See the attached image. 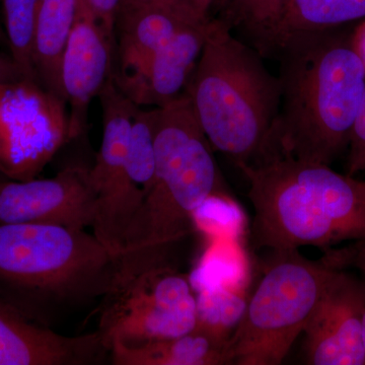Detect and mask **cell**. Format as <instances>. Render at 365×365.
I'll return each instance as SVG.
<instances>
[{
  "label": "cell",
  "mask_w": 365,
  "mask_h": 365,
  "mask_svg": "<svg viewBox=\"0 0 365 365\" xmlns=\"http://www.w3.org/2000/svg\"><path fill=\"white\" fill-rule=\"evenodd\" d=\"M365 19V0H292L265 56L287 36L336 30Z\"/></svg>",
  "instance_id": "d6986e66"
},
{
  "label": "cell",
  "mask_w": 365,
  "mask_h": 365,
  "mask_svg": "<svg viewBox=\"0 0 365 365\" xmlns=\"http://www.w3.org/2000/svg\"><path fill=\"white\" fill-rule=\"evenodd\" d=\"M319 260L336 270L356 269L365 276V240L353 242L340 249H327Z\"/></svg>",
  "instance_id": "603a6c76"
},
{
  "label": "cell",
  "mask_w": 365,
  "mask_h": 365,
  "mask_svg": "<svg viewBox=\"0 0 365 365\" xmlns=\"http://www.w3.org/2000/svg\"><path fill=\"white\" fill-rule=\"evenodd\" d=\"M362 345H364L365 354V309L364 313V318H362Z\"/></svg>",
  "instance_id": "f546056e"
},
{
  "label": "cell",
  "mask_w": 365,
  "mask_h": 365,
  "mask_svg": "<svg viewBox=\"0 0 365 365\" xmlns=\"http://www.w3.org/2000/svg\"><path fill=\"white\" fill-rule=\"evenodd\" d=\"M79 0H42L34 44V66L38 83L64 98L61 62L76 23Z\"/></svg>",
  "instance_id": "e0dca14e"
},
{
  "label": "cell",
  "mask_w": 365,
  "mask_h": 365,
  "mask_svg": "<svg viewBox=\"0 0 365 365\" xmlns=\"http://www.w3.org/2000/svg\"><path fill=\"white\" fill-rule=\"evenodd\" d=\"M237 167L249 181L254 248L325 251L365 240V181L276 153Z\"/></svg>",
  "instance_id": "7a4b0ae2"
},
{
  "label": "cell",
  "mask_w": 365,
  "mask_h": 365,
  "mask_svg": "<svg viewBox=\"0 0 365 365\" xmlns=\"http://www.w3.org/2000/svg\"><path fill=\"white\" fill-rule=\"evenodd\" d=\"M98 329L111 351L179 337L197 324V297L174 264L115 281L101 300Z\"/></svg>",
  "instance_id": "52a82bcc"
},
{
  "label": "cell",
  "mask_w": 365,
  "mask_h": 365,
  "mask_svg": "<svg viewBox=\"0 0 365 365\" xmlns=\"http://www.w3.org/2000/svg\"><path fill=\"white\" fill-rule=\"evenodd\" d=\"M292 0H210V14L228 28L244 33L252 46L265 56L274 34Z\"/></svg>",
  "instance_id": "ac0fdd59"
},
{
  "label": "cell",
  "mask_w": 365,
  "mask_h": 365,
  "mask_svg": "<svg viewBox=\"0 0 365 365\" xmlns=\"http://www.w3.org/2000/svg\"><path fill=\"white\" fill-rule=\"evenodd\" d=\"M118 258L93 234L54 225H0V299L53 328L111 290Z\"/></svg>",
  "instance_id": "277c9868"
},
{
  "label": "cell",
  "mask_w": 365,
  "mask_h": 365,
  "mask_svg": "<svg viewBox=\"0 0 365 365\" xmlns=\"http://www.w3.org/2000/svg\"><path fill=\"white\" fill-rule=\"evenodd\" d=\"M209 16L210 0H172L119 11L115 26L119 69L115 73L134 71L178 33Z\"/></svg>",
  "instance_id": "9a60e30c"
},
{
  "label": "cell",
  "mask_w": 365,
  "mask_h": 365,
  "mask_svg": "<svg viewBox=\"0 0 365 365\" xmlns=\"http://www.w3.org/2000/svg\"><path fill=\"white\" fill-rule=\"evenodd\" d=\"M157 114L158 108L144 110L140 106L137 107L132 119L127 150V174L146 195L155 179Z\"/></svg>",
  "instance_id": "7402d4cb"
},
{
  "label": "cell",
  "mask_w": 365,
  "mask_h": 365,
  "mask_svg": "<svg viewBox=\"0 0 365 365\" xmlns=\"http://www.w3.org/2000/svg\"><path fill=\"white\" fill-rule=\"evenodd\" d=\"M172 0H122L119 11L123 9H138V7L155 6V4H165ZM119 13V11H118Z\"/></svg>",
  "instance_id": "83f0119b"
},
{
  "label": "cell",
  "mask_w": 365,
  "mask_h": 365,
  "mask_svg": "<svg viewBox=\"0 0 365 365\" xmlns=\"http://www.w3.org/2000/svg\"><path fill=\"white\" fill-rule=\"evenodd\" d=\"M103 112V138L91 176L97 192L93 234L115 257L124 248L125 235L145 199L126 169L127 150L136 104L118 88L113 76L98 96Z\"/></svg>",
  "instance_id": "9c48e42d"
},
{
  "label": "cell",
  "mask_w": 365,
  "mask_h": 365,
  "mask_svg": "<svg viewBox=\"0 0 365 365\" xmlns=\"http://www.w3.org/2000/svg\"><path fill=\"white\" fill-rule=\"evenodd\" d=\"M71 140L66 101L28 78L0 85V172L7 179L37 178Z\"/></svg>",
  "instance_id": "ba28073f"
},
{
  "label": "cell",
  "mask_w": 365,
  "mask_h": 365,
  "mask_svg": "<svg viewBox=\"0 0 365 365\" xmlns=\"http://www.w3.org/2000/svg\"><path fill=\"white\" fill-rule=\"evenodd\" d=\"M262 55L213 18L185 93L213 150L248 163L262 153L279 114L278 76Z\"/></svg>",
  "instance_id": "5b68a950"
},
{
  "label": "cell",
  "mask_w": 365,
  "mask_h": 365,
  "mask_svg": "<svg viewBox=\"0 0 365 365\" xmlns=\"http://www.w3.org/2000/svg\"><path fill=\"white\" fill-rule=\"evenodd\" d=\"M244 285L215 282L197 297V324L223 340L230 341L248 306Z\"/></svg>",
  "instance_id": "ffe728a7"
},
{
  "label": "cell",
  "mask_w": 365,
  "mask_h": 365,
  "mask_svg": "<svg viewBox=\"0 0 365 365\" xmlns=\"http://www.w3.org/2000/svg\"><path fill=\"white\" fill-rule=\"evenodd\" d=\"M110 355L115 365H222L230 364L228 341L202 327L179 337L126 347L115 345Z\"/></svg>",
  "instance_id": "2e32d148"
},
{
  "label": "cell",
  "mask_w": 365,
  "mask_h": 365,
  "mask_svg": "<svg viewBox=\"0 0 365 365\" xmlns=\"http://www.w3.org/2000/svg\"><path fill=\"white\" fill-rule=\"evenodd\" d=\"M353 50L359 57L365 71V19L359 21V25L350 35Z\"/></svg>",
  "instance_id": "4316f807"
},
{
  "label": "cell",
  "mask_w": 365,
  "mask_h": 365,
  "mask_svg": "<svg viewBox=\"0 0 365 365\" xmlns=\"http://www.w3.org/2000/svg\"><path fill=\"white\" fill-rule=\"evenodd\" d=\"M213 16L187 26L134 71L113 73L126 97L140 107L158 108L182 95L207 40Z\"/></svg>",
  "instance_id": "5bb4252c"
},
{
  "label": "cell",
  "mask_w": 365,
  "mask_h": 365,
  "mask_svg": "<svg viewBox=\"0 0 365 365\" xmlns=\"http://www.w3.org/2000/svg\"><path fill=\"white\" fill-rule=\"evenodd\" d=\"M42 0H1L4 30L9 55L24 78L37 81L34 66L36 26Z\"/></svg>",
  "instance_id": "44dd1931"
},
{
  "label": "cell",
  "mask_w": 365,
  "mask_h": 365,
  "mask_svg": "<svg viewBox=\"0 0 365 365\" xmlns=\"http://www.w3.org/2000/svg\"><path fill=\"white\" fill-rule=\"evenodd\" d=\"M336 269L297 250L273 251L230 341V364L279 365L304 333Z\"/></svg>",
  "instance_id": "8992f818"
},
{
  "label": "cell",
  "mask_w": 365,
  "mask_h": 365,
  "mask_svg": "<svg viewBox=\"0 0 365 365\" xmlns=\"http://www.w3.org/2000/svg\"><path fill=\"white\" fill-rule=\"evenodd\" d=\"M350 35L292 34L269 56L279 60V114L262 153L330 165L349 145L365 91V71Z\"/></svg>",
  "instance_id": "6da1fadb"
},
{
  "label": "cell",
  "mask_w": 365,
  "mask_h": 365,
  "mask_svg": "<svg viewBox=\"0 0 365 365\" xmlns=\"http://www.w3.org/2000/svg\"><path fill=\"white\" fill-rule=\"evenodd\" d=\"M97 192L91 168L71 165L49 179L9 180L0 186V225H54L93 227Z\"/></svg>",
  "instance_id": "30bf717a"
},
{
  "label": "cell",
  "mask_w": 365,
  "mask_h": 365,
  "mask_svg": "<svg viewBox=\"0 0 365 365\" xmlns=\"http://www.w3.org/2000/svg\"><path fill=\"white\" fill-rule=\"evenodd\" d=\"M115 45L86 0H79L76 23L61 62L62 91L69 107L71 140L86 130L91 102L114 73Z\"/></svg>",
  "instance_id": "7c38bea8"
},
{
  "label": "cell",
  "mask_w": 365,
  "mask_h": 365,
  "mask_svg": "<svg viewBox=\"0 0 365 365\" xmlns=\"http://www.w3.org/2000/svg\"><path fill=\"white\" fill-rule=\"evenodd\" d=\"M86 2L106 32L116 42L115 26L122 0H86Z\"/></svg>",
  "instance_id": "d4e9b609"
},
{
  "label": "cell",
  "mask_w": 365,
  "mask_h": 365,
  "mask_svg": "<svg viewBox=\"0 0 365 365\" xmlns=\"http://www.w3.org/2000/svg\"><path fill=\"white\" fill-rule=\"evenodd\" d=\"M108 355L100 331L61 335L0 299V365H93L103 364Z\"/></svg>",
  "instance_id": "4fadbf2b"
},
{
  "label": "cell",
  "mask_w": 365,
  "mask_h": 365,
  "mask_svg": "<svg viewBox=\"0 0 365 365\" xmlns=\"http://www.w3.org/2000/svg\"><path fill=\"white\" fill-rule=\"evenodd\" d=\"M155 151V179L118 258L121 277L173 264V251L188 235L198 209L222 194L212 146L185 91L158 108Z\"/></svg>",
  "instance_id": "3957f363"
},
{
  "label": "cell",
  "mask_w": 365,
  "mask_h": 365,
  "mask_svg": "<svg viewBox=\"0 0 365 365\" xmlns=\"http://www.w3.org/2000/svg\"><path fill=\"white\" fill-rule=\"evenodd\" d=\"M0 1H1V0H0ZM0 43H1V44H6L7 46L6 33H4V29H2L1 25H0Z\"/></svg>",
  "instance_id": "f1b7e54d"
},
{
  "label": "cell",
  "mask_w": 365,
  "mask_h": 365,
  "mask_svg": "<svg viewBox=\"0 0 365 365\" xmlns=\"http://www.w3.org/2000/svg\"><path fill=\"white\" fill-rule=\"evenodd\" d=\"M348 153L347 172L350 176L365 170V91L353 123Z\"/></svg>",
  "instance_id": "cb8c5ba5"
},
{
  "label": "cell",
  "mask_w": 365,
  "mask_h": 365,
  "mask_svg": "<svg viewBox=\"0 0 365 365\" xmlns=\"http://www.w3.org/2000/svg\"><path fill=\"white\" fill-rule=\"evenodd\" d=\"M9 179H7V178L0 172V186H1L2 184H4L6 181H9Z\"/></svg>",
  "instance_id": "4dcf8cb0"
},
{
  "label": "cell",
  "mask_w": 365,
  "mask_h": 365,
  "mask_svg": "<svg viewBox=\"0 0 365 365\" xmlns=\"http://www.w3.org/2000/svg\"><path fill=\"white\" fill-rule=\"evenodd\" d=\"M20 78H25L11 55L0 52V85Z\"/></svg>",
  "instance_id": "484cf974"
},
{
  "label": "cell",
  "mask_w": 365,
  "mask_h": 365,
  "mask_svg": "<svg viewBox=\"0 0 365 365\" xmlns=\"http://www.w3.org/2000/svg\"><path fill=\"white\" fill-rule=\"evenodd\" d=\"M364 309L365 281L336 270L304 328L307 364L365 365Z\"/></svg>",
  "instance_id": "8fae6325"
}]
</instances>
